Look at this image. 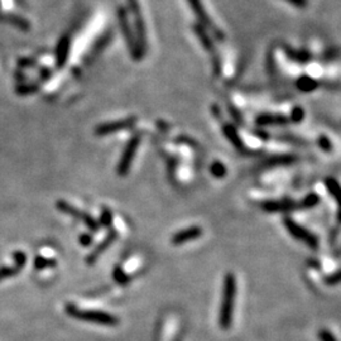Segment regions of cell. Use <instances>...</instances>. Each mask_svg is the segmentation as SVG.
I'll return each mask as SVG.
<instances>
[{"label": "cell", "instance_id": "1", "mask_svg": "<svg viewBox=\"0 0 341 341\" xmlns=\"http://www.w3.org/2000/svg\"><path fill=\"white\" fill-rule=\"evenodd\" d=\"M237 292L234 274L229 273L225 276L224 291H222L221 310H220V326L224 330H228L233 321V311H234V298Z\"/></svg>", "mask_w": 341, "mask_h": 341}, {"label": "cell", "instance_id": "2", "mask_svg": "<svg viewBox=\"0 0 341 341\" xmlns=\"http://www.w3.org/2000/svg\"><path fill=\"white\" fill-rule=\"evenodd\" d=\"M128 8L133 15V25L135 30V40L140 51L144 53L145 45H147V30H145V22L143 18L142 8H140L139 0H127Z\"/></svg>", "mask_w": 341, "mask_h": 341}, {"label": "cell", "instance_id": "3", "mask_svg": "<svg viewBox=\"0 0 341 341\" xmlns=\"http://www.w3.org/2000/svg\"><path fill=\"white\" fill-rule=\"evenodd\" d=\"M118 22H119L120 30H122L123 37H124L125 42H127L128 47H129L130 53H132V56L134 58L140 60L143 56V52L140 51L139 46H138L134 33H133L132 27H130L129 24V19H128L127 9H125V8L123 7L118 8Z\"/></svg>", "mask_w": 341, "mask_h": 341}, {"label": "cell", "instance_id": "4", "mask_svg": "<svg viewBox=\"0 0 341 341\" xmlns=\"http://www.w3.org/2000/svg\"><path fill=\"white\" fill-rule=\"evenodd\" d=\"M284 224H286L287 230H288V232L291 233V234L293 235L296 239H299L301 242L306 243V244H309L310 247H312V248L316 247L317 240H316V238L311 234V233L305 230L302 226H299V225L296 224L293 220L287 219L286 221H284Z\"/></svg>", "mask_w": 341, "mask_h": 341}, {"label": "cell", "instance_id": "5", "mask_svg": "<svg viewBox=\"0 0 341 341\" xmlns=\"http://www.w3.org/2000/svg\"><path fill=\"white\" fill-rule=\"evenodd\" d=\"M201 234L202 230L199 226L190 228V229L182 230V232L174 234L173 238H172V243L173 244H183L186 242H191V240L197 239Z\"/></svg>", "mask_w": 341, "mask_h": 341}, {"label": "cell", "instance_id": "6", "mask_svg": "<svg viewBox=\"0 0 341 341\" xmlns=\"http://www.w3.org/2000/svg\"><path fill=\"white\" fill-rule=\"evenodd\" d=\"M68 51H70V40L67 37H63L62 40L58 42L57 46V61L58 65H62L65 61H67Z\"/></svg>", "mask_w": 341, "mask_h": 341}, {"label": "cell", "instance_id": "7", "mask_svg": "<svg viewBox=\"0 0 341 341\" xmlns=\"http://www.w3.org/2000/svg\"><path fill=\"white\" fill-rule=\"evenodd\" d=\"M130 124V120H123V122H118V123H112V124H107L104 125L102 128H100L97 130L99 134H105V133H111L115 132V130L123 129V128H128V125Z\"/></svg>", "mask_w": 341, "mask_h": 341}, {"label": "cell", "instance_id": "8", "mask_svg": "<svg viewBox=\"0 0 341 341\" xmlns=\"http://www.w3.org/2000/svg\"><path fill=\"white\" fill-rule=\"evenodd\" d=\"M138 142H139V140H138V139H134V140H133V142H130L129 147H128V149H127V153H125L124 158H123L122 165H120V167H122V168H128V166H129L130 161H132L133 153H134L135 148L138 147Z\"/></svg>", "mask_w": 341, "mask_h": 341}, {"label": "cell", "instance_id": "9", "mask_svg": "<svg viewBox=\"0 0 341 341\" xmlns=\"http://www.w3.org/2000/svg\"><path fill=\"white\" fill-rule=\"evenodd\" d=\"M256 122L259 123V124H276V123H286L287 122V119L286 118H283V117H281V115H278V117H272V115H268V117H261V118H259L258 120H256Z\"/></svg>", "mask_w": 341, "mask_h": 341}, {"label": "cell", "instance_id": "10", "mask_svg": "<svg viewBox=\"0 0 341 341\" xmlns=\"http://www.w3.org/2000/svg\"><path fill=\"white\" fill-rule=\"evenodd\" d=\"M327 186L330 187V191L332 192V195H334L335 197H336V200L339 201L340 206H341V187L339 184L336 183L335 181H332V179H330V181H327Z\"/></svg>", "mask_w": 341, "mask_h": 341}, {"label": "cell", "instance_id": "11", "mask_svg": "<svg viewBox=\"0 0 341 341\" xmlns=\"http://www.w3.org/2000/svg\"><path fill=\"white\" fill-rule=\"evenodd\" d=\"M327 283L329 284H337V283H341V271L336 272L335 274H332L331 277H330L329 279H327Z\"/></svg>", "mask_w": 341, "mask_h": 341}, {"label": "cell", "instance_id": "12", "mask_svg": "<svg viewBox=\"0 0 341 341\" xmlns=\"http://www.w3.org/2000/svg\"><path fill=\"white\" fill-rule=\"evenodd\" d=\"M320 339H321V341H336V339L332 336V334H330L326 330L320 331Z\"/></svg>", "mask_w": 341, "mask_h": 341}, {"label": "cell", "instance_id": "13", "mask_svg": "<svg viewBox=\"0 0 341 341\" xmlns=\"http://www.w3.org/2000/svg\"><path fill=\"white\" fill-rule=\"evenodd\" d=\"M284 2L289 3V4H292L293 7H296V8H302V7H305V5H306L307 0H284Z\"/></svg>", "mask_w": 341, "mask_h": 341}]
</instances>
